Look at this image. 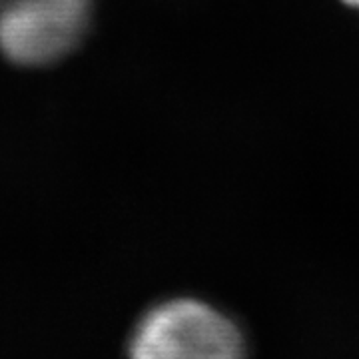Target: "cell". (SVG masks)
Segmentation results:
<instances>
[{"label":"cell","instance_id":"7a4b0ae2","mask_svg":"<svg viewBox=\"0 0 359 359\" xmlns=\"http://www.w3.org/2000/svg\"><path fill=\"white\" fill-rule=\"evenodd\" d=\"M92 0H13L0 14V48L25 66L50 65L88 30Z\"/></svg>","mask_w":359,"mask_h":359},{"label":"cell","instance_id":"3957f363","mask_svg":"<svg viewBox=\"0 0 359 359\" xmlns=\"http://www.w3.org/2000/svg\"><path fill=\"white\" fill-rule=\"evenodd\" d=\"M346 4H349V6H353V8H358L359 11V0H344Z\"/></svg>","mask_w":359,"mask_h":359},{"label":"cell","instance_id":"6da1fadb","mask_svg":"<svg viewBox=\"0 0 359 359\" xmlns=\"http://www.w3.org/2000/svg\"><path fill=\"white\" fill-rule=\"evenodd\" d=\"M130 359H245L242 332L198 299H170L142 318L128 344Z\"/></svg>","mask_w":359,"mask_h":359}]
</instances>
